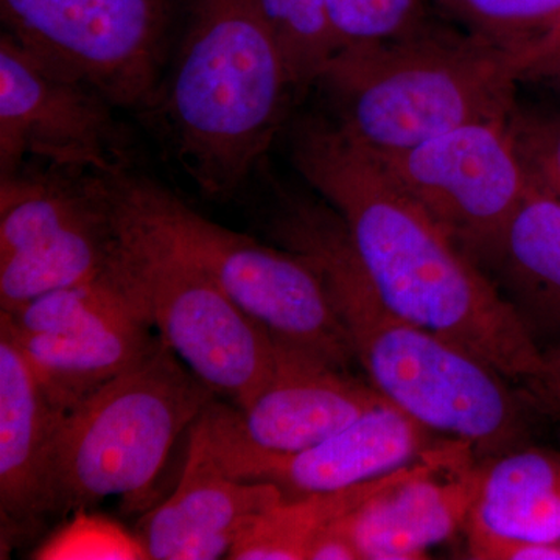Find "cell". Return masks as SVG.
I'll return each instance as SVG.
<instances>
[{"mask_svg": "<svg viewBox=\"0 0 560 560\" xmlns=\"http://www.w3.org/2000/svg\"><path fill=\"white\" fill-rule=\"evenodd\" d=\"M302 179L340 213L361 268L404 318L533 386L544 352L489 276L412 200L370 149L330 117H302L290 135Z\"/></svg>", "mask_w": 560, "mask_h": 560, "instance_id": "obj_1", "label": "cell"}, {"mask_svg": "<svg viewBox=\"0 0 560 560\" xmlns=\"http://www.w3.org/2000/svg\"><path fill=\"white\" fill-rule=\"evenodd\" d=\"M267 231L323 280L355 363L386 400L478 455L525 447V410L510 378L469 349L390 311L329 202L276 187Z\"/></svg>", "mask_w": 560, "mask_h": 560, "instance_id": "obj_2", "label": "cell"}, {"mask_svg": "<svg viewBox=\"0 0 560 560\" xmlns=\"http://www.w3.org/2000/svg\"><path fill=\"white\" fill-rule=\"evenodd\" d=\"M184 13L147 114L202 195L226 200L270 149L296 92L257 0H186Z\"/></svg>", "mask_w": 560, "mask_h": 560, "instance_id": "obj_3", "label": "cell"}, {"mask_svg": "<svg viewBox=\"0 0 560 560\" xmlns=\"http://www.w3.org/2000/svg\"><path fill=\"white\" fill-rule=\"evenodd\" d=\"M534 61L429 16L393 38L341 47L315 88L346 135L393 153L466 125L508 121Z\"/></svg>", "mask_w": 560, "mask_h": 560, "instance_id": "obj_4", "label": "cell"}, {"mask_svg": "<svg viewBox=\"0 0 560 560\" xmlns=\"http://www.w3.org/2000/svg\"><path fill=\"white\" fill-rule=\"evenodd\" d=\"M217 399L158 335L138 363L62 416L51 455L54 515L108 497L145 499L180 433Z\"/></svg>", "mask_w": 560, "mask_h": 560, "instance_id": "obj_5", "label": "cell"}, {"mask_svg": "<svg viewBox=\"0 0 560 560\" xmlns=\"http://www.w3.org/2000/svg\"><path fill=\"white\" fill-rule=\"evenodd\" d=\"M121 219L205 271L271 335L331 363H355L323 280L307 260L206 219L161 184L130 172L113 178Z\"/></svg>", "mask_w": 560, "mask_h": 560, "instance_id": "obj_6", "label": "cell"}, {"mask_svg": "<svg viewBox=\"0 0 560 560\" xmlns=\"http://www.w3.org/2000/svg\"><path fill=\"white\" fill-rule=\"evenodd\" d=\"M114 215L108 268L132 304L217 396L248 404L271 375L275 337L205 271L121 219L116 205Z\"/></svg>", "mask_w": 560, "mask_h": 560, "instance_id": "obj_7", "label": "cell"}, {"mask_svg": "<svg viewBox=\"0 0 560 560\" xmlns=\"http://www.w3.org/2000/svg\"><path fill=\"white\" fill-rule=\"evenodd\" d=\"M116 241L113 176L24 165L0 178V312L97 278Z\"/></svg>", "mask_w": 560, "mask_h": 560, "instance_id": "obj_8", "label": "cell"}, {"mask_svg": "<svg viewBox=\"0 0 560 560\" xmlns=\"http://www.w3.org/2000/svg\"><path fill=\"white\" fill-rule=\"evenodd\" d=\"M186 0H0L3 32L86 81L117 109L149 110Z\"/></svg>", "mask_w": 560, "mask_h": 560, "instance_id": "obj_9", "label": "cell"}, {"mask_svg": "<svg viewBox=\"0 0 560 560\" xmlns=\"http://www.w3.org/2000/svg\"><path fill=\"white\" fill-rule=\"evenodd\" d=\"M116 106L86 81L0 35V178L27 160L117 176L130 172L131 140Z\"/></svg>", "mask_w": 560, "mask_h": 560, "instance_id": "obj_10", "label": "cell"}, {"mask_svg": "<svg viewBox=\"0 0 560 560\" xmlns=\"http://www.w3.org/2000/svg\"><path fill=\"white\" fill-rule=\"evenodd\" d=\"M0 326L65 412L138 363L158 340L108 265L88 282L0 312Z\"/></svg>", "mask_w": 560, "mask_h": 560, "instance_id": "obj_11", "label": "cell"}, {"mask_svg": "<svg viewBox=\"0 0 560 560\" xmlns=\"http://www.w3.org/2000/svg\"><path fill=\"white\" fill-rule=\"evenodd\" d=\"M372 153L478 267L533 189L506 121L466 125L410 149Z\"/></svg>", "mask_w": 560, "mask_h": 560, "instance_id": "obj_12", "label": "cell"}, {"mask_svg": "<svg viewBox=\"0 0 560 560\" xmlns=\"http://www.w3.org/2000/svg\"><path fill=\"white\" fill-rule=\"evenodd\" d=\"M195 425L220 466L238 480L267 482L283 500L337 492L410 466L434 447L436 433L386 401L355 422L304 451H265L243 438L224 416L219 399Z\"/></svg>", "mask_w": 560, "mask_h": 560, "instance_id": "obj_13", "label": "cell"}, {"mask_svg": "<svg viewBox=\"0 0 560 560\" xmlns=\"http://www.w3.org/2000/svg\"><path fill=\"white\" fill-rule=\"evenodd\" d=\"M466 442H438L410 477L375 493L341 518L360 560H418L467 528L485 460Z\"/></svg>", "mask_w": 560, "mask_h": 560, "instance_id": "obj_14", "label": "cell"}, {"mask_svg": "<svg viewBox=\"0 0 560 560\" xmlns=\"http://www.w3.org/2000/svg\"><path fill=\"white\" fill-rule=\"evenodd\" d=\"M275 340V366L256 396L241 408L221 404L231 425L257 447L304 451L389 401L370 382L353 377L349 368Z\"/></svg>", "mask_w": 560, "mask_h": 560, "instance_id": "obj_15", "label": "cell"}, {"mask_svg": "<svg viewBox=\"0 0 560 560\" xmlns=\"http://www.w3.org/2000/svg\"><path fill=\"white\" fill-rule=\"evenodd\" d=\"M280 501L276 486L226 474L194 423L178 485L142 517L136 533L150 559H228L257 517Z\"/></svg>", "mask_w": 560, "mask_h": 560, "instance_id": "obj_16", "label": "cell"}, {"mask_svg": "<svg viewBox=\"0 0 560 560\" xmlns=\"http://www.w3.org/2000/svg\"><path fill=\"white\" fill-rule=\"evenodd\" d=\"M65 416L0 326V514L2 533L31 536L54 517L51 455Z\"/></svg>", "mask_w": 560, "mask_h": 560, "instance_id": "obj_17", "label": "cell"}, {"mask_svg": "<svg viewBox=\"0 0 560 560\" xmlns=\"http://www.w3.org/2000/svg\"><path fill=\"white\" fill-rule=\"evenodd\" d=\"M480 268L541 352L560 348V201L533 187Z\"/></svg>", "mask_w": 560, "mask_h": 560, "instance_id": "obj_18", "label": "cell"}, {"mask_svg": "<svg viewBox=\"0 0 560 560\" xmlns=\"http://www.w3.org/2000/svg\"><path fill=\"white\" fill-rule=\"evenodd\" d=\"M466 529L544 544L560 540V453L521 447L485 459Z\"/></svg>", "mask_w": 560, "mask_h": 560, "instance_id": "obj_19", "label": "cell"}, {"mask_svg": "<svg viewBox=\"0 0 560 560\" xmlns=\"http://www.w3.org/2000/svg\"><path fill=\"white\" fill-rule=\"evenodd\" d=\"M419 460L353 488L280 501L257 517L228 559L307 560L313 541L327 526L357 510L375 493L410 477Z\"/></svg>", "mask_w": 560, "mask_h": 560, "instance_id": "obj_20", "label": "cell"}, {"mask_svg": "<svg viewBox=\"0 0 560 560\" xmlns=\"http://www.w3.org/2000/svg\"><path fill=\"white\" fill-rule=\"evenodd\" d=\"M445 21L500 49L540 58L560 38V0H434Z\"/></svg>", "mask_w": 560, "mask_h": 560, "instance_id": "obj_21", "label": "cell"}, {"mask_svg": "<svg viewBox=\"0 0 560 560\" xmlns=\"http://www.w3.org/2000/svg\"><path fill=\"white\" fill-rule=\"evenodd\" d=\"M257 5L278 43L294 92L304 94L340 49L327 0H257Z\"/></svg>", "mask_w": 560, "mask_h": 560, "instance_id": "obj_22", "label": "cell"}, {"mask_svg": "<svg viewBox=\"0 0 560 560\" xmlns=\"http://www.w3.org/2000/svg\"><path fill=\"white\" fill-rule=\"evenodd\" d=\"M72 518L40 541L33 559L142 560L150 559L138 533L90 510L72 512Z\"/></svg>", "mask_w": 560, "mask_h": 560, "instance_id": "obj_23", "label": "cell"}, {"mask_svg": "<svg viewBox=\"0 0 560 560\" xmlns=\"http://www.w3.org/2000/svg\"><path fill=\"white\" fill-rule=\"evenodd\" d=\"M327 14L340 49L393 38L430 16L427 0H327Z\"/></svg>", "mask_w": 560, "mask_h": 560, "instance_id": "obj_24", "label": "cell"}, {"mask_svg": "<svg viewBox=\"0 0 560 560\" xmlns=\"http://www.w3.org/2000/svg\"><path fill=\"white\" fill-rule=\"evenodd\" d=\"M530 186L560 201V113L515 106L506 121Z\"/></svg>", "mask_w": 560, "mask_h": 560, "instance_id": "obj_25", "label": "cell"}, {"mask_svg": "<svg viewBox=\"0 0 560 560\" xmlns=\"http://www.w3.org/2000/svg\"><path fill=\"white\" fill-rule=\"evenodd\" d=\"M467 530V550L477 560H560L559 544H544L485 533Z\"/></svg>", "mask_w": 560, "mask_h": 560, "instance_id": "obj_26", "label": "cell"}, {"mask_svg": "<svg viewBox=\"0 0 560 560\" xmlns=\"http://www.w3.org/2000/svg\"><path fill=\"white\" fill-rule=\"evenodd\" d=\"M341 518L331 523L316 537L308 550L307 560H360L359 551Z\"/></svg>", "mask_w": 560, "mask_h": 560, "instance_id": "obj_27", "label": "cell"}, {"mask_svg": "<svg viewBox=\"0 0 560 560\" xmlns=\"http://www.w3.org/2000/svg\"><path fill=\"white\" fill-rule=\"evenodd\" d=\"M522 83H533L560 95V38L537 58L523 75Z\"/></svg>", "mask_w": 560, "mask_h": 560, "instance_id": "obj_28", "label": "cell"}, {"mask_svg": "<svg viewBox=\"0 0 560 560\" xmlns=\"http://www.w3.org/2000/svg\"><path fill=\"white\" fill-rule=\"evenodd\" d=\"M533 389L560 407V348L545 350L544 368Z\"/></svg>", "mask_w": 560, "mask_h": 560, "instance_id": "obj_29", "label": "cell"}, {"mask_svg": "<svg viewBox=\"0 0 560 560\" xmlns=\"http://www.w3.org/2000/svg\"><path fill=\"white\" fill-rule=\"evenodd\" d=\"M558 544L560 545V540L558 541Z\"/></svg>", "mask_w": 560, "mask_h": 560, "instance_id": "obj_30", "label": "cell"}]
</instances>
